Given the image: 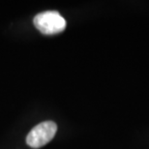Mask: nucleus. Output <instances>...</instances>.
Segmentation results:
<instances>
[{
	"label": "nucleus",
	"instance_id": "obj_1",
	"mask_svg": "<svg viewBox=\"0 0 149 149\" xmlns=\"http://www.w3.org/2000/svg\"><path fill=\"white\" fill-rule=\"evenodd\" d=\"M34 24L43 34L60 33L66 27V20L56 11H47L38 14L34 17Z\"/></svg>",
	"mask_w": 149,
	"mask_h": 149
},
{
	"label": "nucleus",
	"instance_id": "obj_2",
	"mask_svg": "<svg viewBox=\"0 0 149 149\" xmlns=\"http://www.w3.org/2000/svg\"><path fill=\"white\" fill-rule=\"evenodd\" d=\"M57 126L52 121L42 122L31 130L26 138V143L32 148H40L54 138Z\"/></svg>",
	"mask_w": 149,
	"mask_h": 149
}]
</instances>
